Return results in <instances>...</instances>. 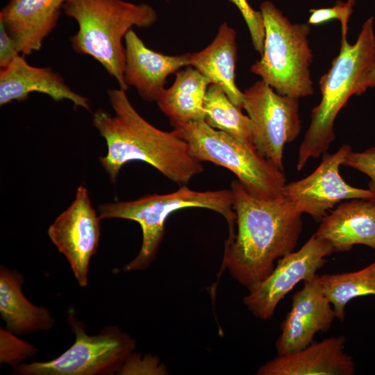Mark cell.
<instances>
[{
	"instance_id": "cell-9",
	"label": "cell",
	"mask_w": 375,
	"mask_h": 375,
	"mask_svg": "<svg viewBox=\"0 0 375 375\" xmlns=\"http://www.w3.org/2000/svg\"><path fill=\"white\" fill-rule=\"evenodd\" d=\"M299 99L281 95L262 79L243 92V107L253 124L258 151L284 172L283 149L301 129Z\"/></svg>"
},
{
	"instance_id": "cell-25",
	"label": "cell",
	"mask_w": 375,
	"mask_h": 375,
	"mask_svg": "<svg viewBox=\"0 0 375 375\" xmlns=\"http://www.w3.org/2000/svg\"><path fill=\"white\" fill-rule=\"evenodd\" d=\"M228 1L233 3L241 12L249 31L253 48L261 56L263 52L265 35L261 11L254 10L247 0Z\"/></svg>"
},
{
	"instance_id": "cell-8",
	"label": "cell",
	"mask_w": 375,
	"mask_h": 375,
	"mask_svg": "<svg viewBox=\"0 0 375 375\" xmlns=\"http://www.w3.org/2000/svg\"><path fill=\"white\" fill-rule=\"evenodd\" d=\"M68 322L75 335L74 343L51 360L19 365L14 372L20 375H106L117 374L136 342L114 326L89 335L84 324L73 312Z\"/></svg>"
},
{
	"instance_id": "cell-5",
	"label": "cell",
	"mask_w": 375,
	"mask_h": 375,
	"mask_svg": "<svg viewBox=\"0 0 375 375\" xmlns=\"http://www.w3.org/2000/svg\"><path fill=\"white\" fill-rule=\"evenodd\" d=\"M206 208L223 216L228 225V239L235 235V213L230 190L196 191L181 185L175 192L149 194L133 201L103 203L99 206L100 219L119 218L138 222L142 231L138 254L124 267L126 272L147 268L154 260L165 233V224L174 212L186 208Z\"/></svg>"
},
{
	"instance_id": "cell-15",
	"label": "cell",
	"mask_w": 375,
	"mask_h": 375,
	"mask_svg": "<svg viewBox=\"0 0 375 375\" xmlns=\"http://www.w3.org/2000/svg\"><path fill=\"white\" fill-rule=\"evenodd\" d=\"M33 92L47 94L56 101L69 100L75 108L90 110L89 99L74 91L60 74L50 67L31 65L19 54L0 70V105L25 101Z\"/></svg>"
},
{
	"instance_id": "cell-13",
	"label": "cell",
	"mask_w": 375,
	"mask_h": 375,
	"mask_svg": "<svg viewBox=\"0 0 375 375\" xmlns=\"http://www.w3.org/2000/svg\"><path fill=\"white\" fill-rule=\"evenodd\" d=\"M318 276L304 281L302 289L294 294L292 308L281 324V333L275 343L278 356L306 347L316 333L331 328L335 315Z\"/></svg>"
},
{
	"instance_id": "cell-24",
	"label": "cell",
	"mask_w": 375,
	"mask_h": 375,
	"mask_svg": "<svg viewBox=\"0 0 375 375\" xmlns=\"http://www.w3.org/2000/svg\"><path fill=\"white\" fill-rule=\"evenodd\" d=\"M38 350L31 344L17 338L6 328H0V362L15 366L33 356Z\"/></svg>"
},
{
	"instance_id": "cell-3",
	"label": "cell",
	"mask_w": 375,
	"mask_h": 375,
	"mask_svg": "<svg viewBox=\"0 0 375 375\" xmlns=\"http://www.w3.org/2000/svg\"><path fill=\"white\" fill-rule=\"evenodd\" d=\"M375 33L374 18L363 24L356 42L342 36L338 55L319 80L321 101L312 110L310 122L299 146L297 162L301 171L310 158L326 153L335 138L334 122L352 95L375 86Z\"/></svg>"
},
{
	"instance_id": "cell-6",
	"label": "cell",
	"mask_w": 375,
	"mask_h": 375,
	"mask_svg": "<svg viewBox=\"0 0 375 375\" xmlns=\"http://www.w3.org/2000/svg\"><path fill=\"white\" fill-rule=\"evenodd\" d=\"M265 24L263 52L251 67L281 95L299 99L313 94L310 67L312 52L308 37L309 24H292L269 1L260 6Z\"/></svg>"
},
{
	"instance_id": "cell-16",
	"label": "cell",
	"mask_w": 375,
	"mask_h": 375,
	"mask_svg": "<svg viewBox=\"0 0 375 375\" xmlns=\"http://www.w3.org/2000/svg\"><path fill=\"white\" fill-rule=\"evenodd\" d=\"M343 335L312 342L306 347L276 358L262 365L258 375H353V358L344 352Z\"/></svg>"
},
{
	"instance_id": "cell-32",
	"label": "cell",
	"mask_w": 375,
	"mask_h": 375,
	"mask_svg": "<svg viewBox=\"0 0 375 375\" xmlns=\"http://www.w3.org/2000/svg\"><path fill=\"white\" fill-rule=\"evenodd\" d=\"M165 1H170V0H165Z\"/></svg>"
},
{
	"instance_id": "cell-11",
	"label": "cell",
	"mask_w": 375,
	"mask_h": 375,
	"mask_svg": "<svg viewBox=\"0 0 375 375\" xmlns=\"http://www.w3.org/2000/svg\"><path fill=\"white\" fill-rule=\"evenodd\" d=\"M351 150L350 145L343 144L333 153H325L312 173L285 184L282 196L300 212L309 215L317 222H321L329 210L342 201L375 197L370 190L351 186L342 178L340 167Z\"/></svg>"
},
{
	"instance_id": "cell-22",
	"label": "cell",
	"mask_w": 375,
	"mask_h": 375,
	"mask_svg": "<svg viewBox=\"0 0 375 375\" xmlns=\"http://www.w3.org/2000/svg\"><path fill=\"white\" fill-rule=\"evenodd\" d=\"M318 281L335 318L342 322L349 301L358 297L375 296V261L358 271L319 276Z\"/></svg>"
},
{
	"instance_id": "cell-7",
	"label": "cell",
	"mask_w": 375,
	"mask_h": 375,
	"mask_svg": "<svg viewBox=\"0 0 375 375\" xmlns=\"http://www.w3.org/2000/svg\"><path fill=\"white\" fill-rule=\"evenodd\" d=\"M171 125L196 158L228 169L251 194L262 199L282 195L286 184L284 172L263 157L253 144L213 128L205 121Z\"/></svg>"
},
{
	"instance_id": "cell-30",
	"label": "cell",
	"mask_w": 375,
	"mask_h": 375,
	"mask_svg": "<svg viewBox=\"0 0 375 375\" xmlns=\"http://www.w3.org/2000/svg\"><path fill=\"white\" fill-rule=\"evenodd\" d=\"M357 0H347V1L350 3L352 6H354Z\"/></svg>"
},
{
	"instance_id": "cell-10",
	"label": "cell",
	"mask_w": 375,
	"mask_h": 375,
	"mask_svg": "<svg viewBox=\"0 0 375 375\" xmlns=\"http://www.w3.org/2000/svg\"><path fill=\"white\" fill-rule=\"evenodd\" d=\"M333 253L329 242L313 234L298 251L279 258L266 278L248 289L244 304L257 318L270 319L281 300L300 281L314 277Z\"/></svg>"
},
{
	"instance_id": "cell-29",
	"label": "cell",
	"mask_w": 375,
	"mask_h": 375,
	"mask_svg": "<svg viewBox=\"0 0 375 375\" xmlns=\"http://www.w3.org/2000/svg\"><path fill=\"white\" fill-rule=\"evenodd\" d=\"M17 44L8 32L4 23L0 19V67H7L14 58L19 55Z\"/></svg>"
},
{
	"instance_id": "cell-12",
	"label": "cell",
	"mask_w": 375,
	"mask_h": 375,
	"mask_svg": "<svg viewBox=\"0 0 375 375\" xmlns=\"http://www.w3.org/2000/svg\"><path fill=\"white\" fill-rule=\"evenodd\" d=\"M100 220L88 189L80 185L73 202L47 231L51 241L66 257L81 287L88 285L89 263L99 247Z\"/></svg>"
},
{
	"instance_id": "cell-2",
	"label": "cell",
	"mask_w": 375,
	"mask_h": 375,
	"mask_svg": "<svg viewBox=\"0 0 375 375\" xmlns=\"http://www.w3.org/2000/svg\"><path fill=\"white\" fill-rule=\"evenodd\" d=\"M107 93L114 115L97 109L92 123L106 142L107 153L99 160L112 183L130 161L145 162L180 186L203 172L188 144L174 131L160 130L144 119L126 90L109 89Z\"/></svg>"
},
{
	"instance_id": "cell-4",
	"label": "cell",
	"mask_w": 375,
	"mask_h": 375,
	"mask_svg": "<svg viewBox=\"0 0 375 375\" xmlns=\"http://www.w3.org/2000/svg\"><path fill=\"white\" fill-rule=\"evenodd\" d=\"M63 11L78 26L69 37L72 49L99 62L119 88L126 91L122 42L133 27L149 28L157 22L154 8L147 3L124 0H67Z\"/></svg>"
},
{
	"instance_id": "cell-20",
	"label": "cell",
	"mask_w": 375,
	"mask_h": 375,
	"mask_svg": "<svg viewBox=\"0 0 375 375\" xmlns=\"http://www.w3.org/2000/svg\"><path fill=\"white\" fill-rule=\"evenodd\" d=\"M21 274L3 265L0 268V314L6 328L25 335L53 328L55 320L44 307L36 306L23 294Z\"/></svg>"
},
{
	"instance_id": "cell-19",
	"label": "cell",
	"mask_w": 375,
	"mask_h": 375,
	"mask_svg": "<svg viewBox=\"0 0 375 375\" xmlns=\"http://www.w3.org/2000/svg\"><path fill=\"white\" fill-rule=\"evenodd\" d=\"M237 51L236 32L224 22L209 45L201 51L191 53L190 65L210 83L218 85L230 100L242 109L243 92L235 83Z\"/></svg>"
},
{
	"instance_id": "cell-26",
	"label": "cell",
	"mask_w": 375,
	"mask_h": 375,
	"mask_svg": "<svg viewBox=\"0 0 375 375\" xmlns=\"http://www.w3.org/2000/svg\"><path fill=\"white\" fill-rule=\"evenodd\" d=\"M352 12L353 6L350 3L338 0L333 7L310 9L308 24L319 25L332 19H338L341 24L342 36H347L348 22Z\"/></svg>"
},
{
	"instance_id": "cell-27",
	"label": "cell",
	"mask_w": 375,
	"mask_h": 375,
	"mask_svg": "<svg viewBox=\"0 0 375 375\" xmlns=\"http://www.w3.org/2000/svg\"><path fill=\"white\" fill-rule=\"evenodd\" d=\"M166 367L160 362L158 357L146 355L143 358L133 352L127 358L118 374H153L163 375L167 373Z\"/></svg>"
},
{
	"instance_id": "cell-23",
	"label": "cell",
	"mask_w": 375,
	"mask_h": 375,
	"mask_svg": "<svg viewBox=\"0 0 375 375\" xmlns=\"http://www.w3.org/2000/svg\"><path fill=\"white\" fill-rule=\"evenodd\" d=\"M203 107L204 121L210 126L240 141L253 144V124L251 120L230 100L218 85L210 83L208 85Z\"/></svg>"
},
{
	"instance_id": "cell-17",
	"label": "cell",
	"mask_w": 375,
	"mask_h": 375,
	"mask_svg": "<svg viewBox=\"0 0 375 375\" xmlns=\"http://www.w3.org/2000/svg\"><path fill=\"white\" fill-rule=\"evenodd\" d=\"M67 0H9L0 12L19 53L27 56L41 49L57 25Z\"/></svg>"
},
{
	"instance_id": "cell-21",
	"label": "cell",
	"mask_w": 375,
	"mask_h": 375,
	"mask_svg": "<svg viewBox=\"0 0 375 375\" xmlns=\"http://www.w3.org/2000/svg\"><path fill=\"white\" fill-rule=\"evenodd\" d=\"M210 84L189 65L176 72L173 84L164 90L156 103L171 124L204 121L203 99Z\"/></svg>"
},
{
	"instance_id": "cell-18",
	"label": "cell",
	"mask_w": 375,
	"mask_h": 375,
	"mask_svg": "<svg viewBox=\"0 0 375 375\" xmlns=\"http://www.w3.org/2000/svg\"><path fill=\"white\" fill-rule=\"evenodd\" d=\"M314 234L329 242L334 252L362 244L375 253V197L342 202L321 220Z\"/></svg>"
},
{
	"instance_id": "cell-1",
	"label": "cell",
	"mask_w": 375,
	"mask_h": 375,
	"mask_svg": "<svg viewBox=\"0 0 375 375\" xmlns=\"http://www.w3.org/2000/svg\"><path fill=\"white\" fill-rule=\"evenodd\" d=\"M237 231L227 240L222 270L247 289L266 278L274 262L292 252L302 231V213L283 196L262 199L238 181L231 184Z\"/></svg>"
},
{
	"instance_id": "cell-31",
	"label": "cell",
	"mask_w": 375,
	"mask_h": 375,
	"mask_svg": "<svg viewBox=\"0 0 375 375\" xmlns=\"http://www.w3.org/2000/svg\"><path fill=\"white\" fill-rule=\"evenodd\" d=\"M374 81H375V70H374Z\"/></svg>"
},
{
	"instance_id": "cell-14",
	"label": "cell",
	"mask_w": 375,
	"mask_h": 375,
	"mask_svg": "<svg viewBox=\"0 0 375 375\" xmlns=\"http://www.w3.org/2000/svg\"><path fill=\"white\" fill-rule=\"evenodd\" d=\"M124 48V81L148 102L158 101L169 75L190 64V53L168 56L156 52L147 47L133 28L125 36Z\"/></svg>"
},
{
	"instance_id": "cell-28",
	"label": "cell",
	"mask_w": 375,
	"mask_h": 375,
	"mask_svg": "<svg viewBox=\"0 0 375 375\" xmlns=\"http://www.w3.org/2000/svg\"><path fill=\"white\" fill-rule=\"evenodd\" d=\"M343 165L358 170L369 176L368 189L375 194V147L361 152L351 150Z\"/></svg>"
}]
</instances>
